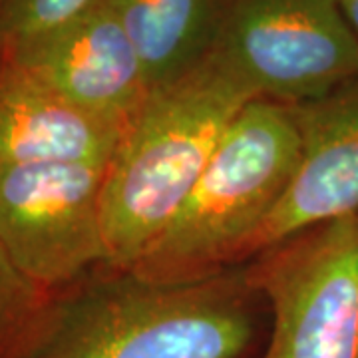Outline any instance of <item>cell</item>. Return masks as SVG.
Masks as SVG:
<instances>
[{
  "instance_id": "7a4b0ae2",
  "label": "cell",
  "mask_w": 358,
  "mask_h": 358,
  "mask_svg": "<svg viewBox=\"0 0 358 358\" xmlns=\"http://www.w3.org/2000/svg\"><path fill=\"white\" fill-rule=\"evenodd\" d=\"M255 98L213 50L150 92L106 169V267L129 271L140 261L195 187L231 122Z\"/></svg>"
},
{
  "instance_id": "9c48e42d",
  "label": "cell",
  "mask_w": 358,
  "mask_h": 358,
  "mask_svg": "<svg viewBox=\"0 0 358 358\" xmlns=\"http://www.w3.org/2000/svg\"><path fill=\"white\" fill-rule=\"evenodd\" d=\"M122 134L0 56V169L32 164L108 166Z\"/></svg>"
},
{
  "instance_id": "7c38bea8",
  "label": "cell",
  "mask_w": 358,
  "mask_h": 358,
  "mask_svg": "<svg viewBox=\"0 0 358 358\" xmlns=\"http://www.w3.org/2000/svg\"><path fill=\"white\" fill-rule=\"evenodd\" d=\"M96 0H0V54L40 38Z\"/></svg>"
},
{
  "instance_id": "30bf717a",
  "label": "cell",
  "mask_w": 358,
  "mask_h": 358,
  "mask_svg": "<svg viewBox=\"0 0 358 358\" xmlns=\"http://www.w3.org/2000/svg\"><path fill=\"white\" fill-rule=\"evenodd\" d=\"M140 56L152 90L209 52L221 0H106Z\"/></svg>"
},
{
  "instance_id": "3957f363",
  "label": "cell",
  "mask_w": 358,
  "mask_h": 358,
  "mask_svg": "<svg viewBox=\"0 0 358 358\" xmlns=\"http://www.w3.org/2000/svg\"><path fill=\"white\" fill-rule=\"evenodd\" d=\"M299 159L293 106L251 100L164 233L129 271L154 281H192L225 271L281 201Z\"/></svg>"
},
{
  "instance_id": "6da1fadb",
  "label": "cell",
  "mask_w": 358,
  "mask_h": 358,
  "mask_svg": "<svg viewBox=\"0 0 358 358\" xmlns=\"http://www.w3.org/2000/svg\"><path fill=\"white\" fill-rule=\"evenodd\" d=\"M249 289L227 268L192 281L134 271L78 281L52 294L18 358H241L253 341Z\"/></svg>"
},
{
  "instance_id": "4fadbf2b",
  "label": "cell",
  "mask_w": 358,
  "mask_h": 358,
  "mask_svg": "<svg viewBox=\"0 0 358 358\" xmlns=\"http://www.w3.org/2000/svg\"><path fill=\"white\" fill-rule=\"evenodd\" d=\"M341 4H343V10H345L346 18L358 38V0H341Z\"/></svg>"
},
{
  "instance_id": "8992f818",
  "label": "cell",
  "mask_w": 358,
  "mask_h": 358,
  "mask_svg": "<svg viewBox=\"0 0 358 358\" xmlns=\"http://www.w3.org/2000/svg\"><path fill=\"white\" fill-rule=\"evenodd\" d=\"M108 166L32 164L0 169V245L46 293L108 265L102 189Z\"/></svg>"
},
{
  "instance_id": "ba28073f",
  "label": "cell",
  "mask_w": 358,
  "mask_h": 358,
  "mask_svg": "<svg viewBox=\"0 0 358 358\" xmlns=\"http://www.w3.org/2000/svg\"><path fill=\"white\" fill-rule=\"evenodd\" d=\"M301 159L277 207L243 255H261L294 235L358 215V76L293 106Z\"/></svg>"
},
{
  "instance_id": "5b68a950",
  "label": "cell",
  "mask_w": 358,
  "mask_h": 358,
  "mask_svg": "<svg viewBox=\"0 0 358 358\" xmlns=\"http://www.w3.org/2000/svg\"><path fill=\"white\" fill-rule=\"evenodd\" d=\"M263 255L255 281L273 310L263 358H358V215Z\"/></svg>"
},
{
  "instance_id": "52a82bcc",
  "label": "cell",
  "mask_w": 358,
  "mask_h": 358,
  "mask_svg": "<svg viewBox=\"0 0 358 358\" xmlns=\"http://www.w3.org/2000/svg\"><path fill=\"white\" fill-rule=\"evenodd\" d=\"M0 56L74 108L122 131L152 92L138 52L106 0Z\"/></svg>"
},
{
  "instance_id": "8fae6325",
  "label": "cell",
  "mask_w": 358,
  "mask_h": 358,
  "mask_svg": "<svg viewBox=\"0 0 358 358\" xmlns=\"http://www.w3.org/2000/svg\"><path fill=\"white\" fill-rule=\"evenodd\" d=\"M52 294L28 281L0 245V358H18Z\"/></svg>"
},
{
  "instance_id": "277c9868",
  "label": "cell",
  "mask_w": 358,
  "mask_h": 358,
  "mask_svg": "<svg viewBox=\"0 0 358 358\" xmlns=\"http://www.w3.org/2000/svg\"><path fill=\"white\" fill-rule=\"evenodd\" d=\"M209 50L257 98L291 106L358 76V38L341 0L221 2Z\"/></svg>"
}]
</instances>
